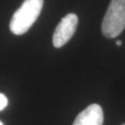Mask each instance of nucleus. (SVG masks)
I'll list each match as a JSON object with an SVG mask.
<instances>
[{"instance_id": "423d86ee", "label": "nucleus", "mask_w": 125, "mask_h": 125, "mask_svg": "<svg viewBox=\"0 0 125 125\" xmlns=\"http://www.w3.org/2000/svg\"><path fill=\"white\" fill-rule=\"evenodd\" d=\"M121 44H122V42H121V40H117V41H116V45H119V46H121Z\"/></svg>"}, {"instance_id": "6e6552de", "label": "nucleus", "mask_w": 125, "mask_h": 125, "mask_svg": "<svg viewBox=\"0 0 125 125\" xmlns=\"http://www.w3.org/2000/svg\"><path fill=\"white\" fill-rule=\"evenodd\" d=\"M111 1H112V0H111Z\"/></svg>"}, {"instance_id": "20e7f679", "label": "nucleus", "mask_w": 125, "mask_h": 125, "mask_svg": "<svg viewBox=\"0 0 125 125\" xmlns=\"http://www.w3.org/2000/svg\"><path fill=\"white\" fill-rule=\"evenodd\" d=\"M103 109L97 104H92L78 114L72 125H103Z\"/></svg>"}, {"instance_id": "f257e3e1", "label": "nucleus", "mask_w": 125, "mask_h": 125, "mask_svg": "<svg viewBox=\"0 0 125 125\" xmlns=\"http://www.w3.org/2000/svg\"><path fill=\"white\" fill-rule=\"evenodd\" d=\"M43 5L44 0H24L10 21L9 28L12 33L21 35L29 31L39 17Z\"/></svg>"}, {"instance_id": "7ed1b4c3", "label": "nucleus", "mask_w": 125, "mask_h": 125, "mask_svg": "<svg viewBox=\"0 0 125 125\" xmlns=\"http://www.w3.org/2000/svg\"><path fill=\"white\" fill-rule=\"evenodd\" d=\"M78 25V17L74 13L67 14L56 27L53 34V45L59 48L66 45L72 38Z\"/></svg>"}, {"instance_id": "39448f33", "label": "nucleus", "mask_w": 125, "mask_h": 125, "mask_svg": "<svg viewBox=\"0 0 125 125\" xmlns=\"http://www.w3.org/2000/svg\"><path fill=\"white\" fill-rule=\"evenodd\" d=\"M8 103H9V100L7 98V96L4 94L0 93V111L3 110L8 106Z\"/></svg>"}, {"instance_id": "0eeeda50", "label": "nucleus", "mask_w": 125, "mask_h": 125, "mask_svg": "<svg viewBox=\"0 0 125 125\" xmlns=\"http://www.w3.org/2000/svg\"><path fill=\"white\" fill-rule=\"evenodd\" d=\"M0 125H4L3 123H2V121H0Z\"/></svg>"}, {"instance_id": "1a4fd4ad", "label": "nucleus", "mask_w": 125, "mask_h": 125, "mask_svg": "<svg viewBox=\"0 0 125 125\" xmlns=\"http://www.w3.org/2000/svg\"><path fill=\"white\" fill-rule=\"evenodd\" d=\"M124 125H125V124H124Z\"/></svg>"}, {"instance_id": "f03ea898", "label": "nucleus", "mask_w": 125, "mask_h": 125, "mask_svg": "<svg viewBox=\"0 0 125 125\" xmlns=\"http://www.w3.org/2000/svg\"><path fill=\"white\" fill-rule=\"evenodd\" d=\"M125 29V0H112L102 21V33L115 38Z\"/></svg>"}]
</instances>
